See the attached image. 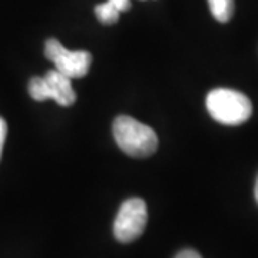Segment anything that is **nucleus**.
I'll return each mask as SVG.
<instances>
[{
	"instance_id": "f257e3e1",
	"label": "nucleus",
	"mask_w": 258,
	"mask_h": 258,
	"mask_svg": "<svg viewBox=\"0 0 258 258\" xmlns=\"http://www.w3.org/2000/svg\"><path fill=\"white\" fill-rule=\"evenodd\" d=\"M113 138L118 147L129 157H151L158 148L155 131L131 116H118L112 125Z\"/></svg>"
},
{
	"instance_id": "f03ea898",
	"label": "nucleus",
	"mask_w": 258,
	"mask_h": 258,
	"mask_svg": "<svg viewBox=\"0 0 258 258\" xmlns=\"http://www.w3.org/2000/svg\"><path fill=\"white\" fill-rule=\"evenodd\" d=\"M207 111L211 118L222 125L237 126L251 118L252 103L244 93L218 88L207 95L205 99Z\"/></svg>"
},
{
	"instance_id": "7ed1b4c3",
	"label": "nucleus",
	"mask_w": 258,
	"mask_h": 258,
	"mask_svg": "<svg viewBox=\"0 0 258 258\" xmlns=\"http://www.w3.org/2000/svg\"><path fill=\"white\" fill-rule=\"evenodd\" d=\"M29 93L37 102L53 99L60 106H71L76 102L72 79L59 71H47L45 76H35L29 82Z\"/></svg>"
},
{
	"instance_id": "20e7f679",
	"label": "nucleus",
	"mask_w": 258,
	"mask_h": 258,
	"mask_svg": "<svg viewBox=\"0 0 258 258\" xmlns=\"http://www.w3.org/2000/svg\"><path fill=\"white\" fill-rule=\"evenodd\" d=\"M147 204L141 198H129L120 205L118 215L113 222L115 238L128 244L141 237L147 227Z\"/></svg>"
},
{
	"instance_id": "39448f33",
	"label": "nucleus",
	"mask_w": 258,
	"mask_h": 258,
	"mask_svg": "<svg viewBox=\"0 0 258 258\" xmlns=\"http://www.w3.org/2000/svg\"><path fill=\"white\" fill-rule=\"evenodd\" d=\"M45 56L55 63L56 71L71 79H79L88 75L92 63V55L86 50H68L55 37L45 43Z\"/></svg>"
},
{
	"instance_id": "423d86ee",
	"label": "nucleus",
	"mask_w": 258,
	"mask_h": 258,
	"mask_svg": "<svg viewBox=\"0 0 258 258\" xmlns=\"http://www.w3.org/2000/svg\"><path fill=\"white\" fill-rule=\"evenodd\" d=\"M208 6L211 15L221 23L230 22L234 15V0H208Z\"/></svg>"
},
{
	"instance_id": "0eeeda50",
	"label": "nucleus",
	"mask_w": 258,
	"mask_h": 258,
	"mask_svg": "<svg viewBox=\"0 0 258 258\" xmlns=\"http://www.w3.org/2000/svg\"><path fill=\"white\" fill-rule=\"evenodd\" d=\"M119 10L118 8L112 3V2H105V3H101L95 8V15L98 20L103 23V25H113L118 22L119 19Z\"/></svg>"
},
{
	"instance_id": "6e6552de",
	"label": "nucleus",
	"mask_w": 258,
	"mask_h": 258,
	"mask_svg": "<svg viewBox=\"0 0 258 258\" xmlns=\"http://www.w3.org/2000/svg\"><path fill=\"white\" fill-rule=\"evenodd\" d=\"M8 135V125L3 118H0V159H2V152H3V145H5V139Z\"/></svg>"
},
{
	"instance_id": "1a4fd4ad",
	"label": "nucleus",
	"mask_w": 258,
	"mask_h": 258,
	"mask_svg": "<svg viewBox=\"0 0 258 258\" xmlns=\"http://www.w3.org/2000/svg\"><path fill=\"white\" fill-rule=\"evenodd\" d=\"M112 2L119 12H126L131 8V0H109Z\"/></svg>"
},
{
	"instance_id": "9d476101",
	"label": "nucleus",
	"mask_w": 258,
	"mask_h": 258,
	"mask_svg": "<svg viewBox=\"0 0 258 258\" xmlns=\"http://www.w3.org/2000/svg\"><path fill=\"white\" fill-rule=\"evenodd\" d=\"M175 258H203L197 251H194V249H184V251H181Z\"/></svg>"
},
{
	"instance_id": "9b49d317",
	"label": "nucleus",
	"mask_w": 258,
	"mask_h": 258,
	"mask_svg": "<svg viewBox=\"0 0 258 258\" xmlns=\"http://www.w3.org/2000/svg\"><path fill=\"white\" fill-rule=\"evenodd\" d=\"M255 200L258 203V176H257V182H255Z\"/></svg>"
}]
</instances>
